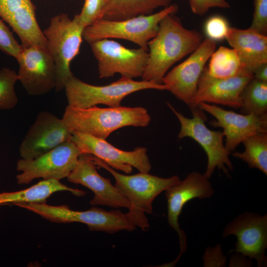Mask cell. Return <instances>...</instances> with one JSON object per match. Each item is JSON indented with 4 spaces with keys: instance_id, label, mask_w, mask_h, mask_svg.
<instances>
[{
    "instance_id": "3957f363",
    "label": "cell",
    "mask_w": 267,
    "mask_h": 267,
    "mask_svg": "<svg viewBox=\"0 0 267 267\" xmlns=\"http://www.w3.org/2000/svg\"><path fill=\"white\" fill-rule=\"evenodd\" d=\"M96 166L109 172L115 179V186L130 203L126 215L129 220L143 231L149 228L145 213H152V203L155 198L170 186L178 182L177 176L164 178L141 173L129 175L120 174L104 162L92 156Z\"/></svg>"
},
{
    "instance_id": "8fae6325",
    "label": "cell",
    "mask_w": 267,
    "mask_h": 267,
    "mask_svg": "<svg viewBox=\"0 0 267 267\" xmlns=\"http://www.w3.org/2000/svg\"><path fill=\"white\" fill-rule=\"evenodd\" d=\"M234 235L237 238L235 249L229 253H239L255 259L258 267L267 263V214L246 211L239 214L224 228L222 237Z\"/></svg>"
},
{
    "instance_id": "d6a6232c",
    "label": "cell",
    "mask_w": 267,
    "mask_h": 267,
    "mask_svg": "<svg viewBox=\"0 0 267 267\" xmlns=\"http://www.w3.org/2000/svg\"><path fill=\"white\" fill-rule=\"evenodd\" d=\"M203 259L204 267H224L226 265V258L223 255L220 244L214 248H207Z\"/></svg>"
},
{
    "instance_id": "f546056e",
    "label": "cell",
    "mask_w": 267,
    "mask_h": 267,
    "mask_svg": "<svg viewBox=\"0 0 267 267\" xmlns=\"http://www.w3.org/2000/svg\"><path fill=\"white\" fill-rule=\"evenodd\" d=\"M21 49L22 45L0 17V50L16 59Z\"/></svg>"
},
{
    "instance_id": "d6986e66",
    "label": "cell",
    "mask_w": 267,
    "mask_h": 267,
    "mask_svg": "<svg viewBox=\"0 0 267 267\" xmlns=\"http://www.w3.org/2000/svg\"><path fill=\"white\" fill-rule=\"evenodd\" d=\"M67 178L69 181L81 184L92 191L94 196L89 202L92 206H105L115 209L130 208L127 199L110 180L99 175L90 154L81 153L75 168Z\"/></svg>"
},
{
    "instance_id": "30bf717a",
    "label": "cell",
    "mask_w": 267,
    "mask_h": 267,
    "mask_svg": "<svg viewBox=\"0 0 267 267\" xmlns=\"http://www.w3.org/2000/svg\"><path fill=\"white\" fill-rule=\"evenodd\" d=\"M89 44L97 61L99 78L112 77L116 73L131 79L142 77L148 60L147 50L127 48L108 39Z\"/></svg>"
},
{
    "instance_id": "6da1fadb",
    "label": "cell",
    "mask_w": 267,
    "mask_h": 267,
    "mask_svg": "<svg viewBox=\"0 0 267 267\" xmlns=\"http://www.w3.org/2000/svg\"><path fill=\"white\" fill-rule=\"evenodd\" d=\"M202 41L199 32L184 28L173 14L166 16L160 21L156 35L148 43L149 57L142 80L163 84L170 67L192 53Z\"/></svg>"
},
{
    "instance_id": "52a82bcc",
    "label": "cell",
    "mask_w": 267,
    "mask_h": 267,
    "mask_svg": "<svg viewBox=\"0 0 267 267\" xmlns=\"http://www.w3.org/2000/svg\"><path fill=\"white\" fill-rule=\"evenodd\" d=\"M15 206L51 222L84 223L93 231L113 234L121 230L133 231L136 228L129 220L126 214L118 209L107 211L93 206L87 211H79L72 210L67 205L52 206L45 203H19Z\"/></svg>"
},
{
    "instance_id": "7a4b0ae2",
    "label": "cell",
    "mask_w": 267,
    "mask_h": 267,
    "mask_svg": "<svg viewBox=\"0 0 267 267\" xmlns=\"http://www.w3.org/2000/svg\"><path fill=\"white\" fill-rule=\"evenodd\" d=\"M63 119L73 132L88 134L106 139L113 132L123 127H147L151 117L142 107H109L94 106L81 109L68 105Z\"/></svg>"
},
{
    "instance_id": "2e32d148",
    "label": "cell",
    "mask_w": 267,
    "mask_h": 267,
    "mask_svg": "<svg viewBox=\"0 0 267 267\" xmlns=\"http://www.w3.org/2000/svg\"><path fill=\"white\" fill-rule=\"evenodd\" d=\"M72 134L63 118L42 111L20 145V156L25 160L34 159L70 140Z\"/></svg>"
},
{
    "instance_id": "4316f807",
    "label": "cell",
    "mask_w": 267,
    "mask_h": 267,
    "mask_svg": "<svg viewBox=\"0 0 267 267\" xmlns=\"http://www.w3.org/2000/svg\"><path fill=\"white\" fill-rule=\"evenodd\" d=\"M18 81L17 73L11 69H0V109L10 110L18 102L15 85Z\"/></svg>"
},
{
    "instance_id": "ffe728a7",
    "label": "cell",
    "mask_w": 267,
    "mask_h": 267,
    "mask_svg": "<svg viewBox=\"0 0 267 267\" xmlns=\"http://www.w3.org/2000/svg\"><path fill=\"white\" fill-rule=\"evenodd\" d=\"M32 0H0V17L19 37L23 47L45 48L46 39L36 17Z\"/></svg>"
},
{
    "instance_id": "e0dca14e",
    "label": "cell",
    "mask_w": 267,
    "mask_h": 267,
    "mask_svg": "<svg viewBox=\"0 0 267 267\" xmlns=\"http://www.w3.org/2000/svg\"><path fill=\"white\" fill-rule=\"evenodd\" d=\"M198 106L215 118L216 120L209 123L211 126L223 129L225 136L224 146L230 153L249 137L267 133V114H240L206 102H201Z\"/></svg>"
},
{
    "instance_id": "ac0fdd59",
    "label": "cell",
    "mask_w": 267,
    "mask_h": 267,
    "mask_svg": "<svg viewBox=\"0 0 267 267\" xmlns=\"http://www.w3.org/2000/svg\"><path fill=\"white\" fill-rule=\"evenodd\" d=\"M253 78V73L247 70L232 77L217 78L211 76L205 67L200 77L190 109L193 111L199 109L198 105L201 102L240 108L241 93L246 85Z\"/></svg>"
},
{
    "instance_id": "ba28073f",
    "label": "cell",
    "mask_w": 267,
    "mask_h": 267,
    "mask_svg": "<svg viewBox=\"0 0 267 267\" xmlns=\"http://www.w3.org/2000/svg\"><path fill=\"white\" fill-rule=\"evenodd\" d=\"M167 104L180 124L178 138L190 137L198 143L206 152L208 163L204 174L205 177L210 179L216 168L229 176V171H232L233 167L229 157L230 152L223 144V133L207 127L204 123L205 116H203L201 109L192 111L193 117L188 118L176 110L170 103Z\"/></svg>"
},
{
    "instance_id": "f1b7e54d",
    "label": "cell",
    "mask_w": 267,
    "mask_h": 267,
    "mask_svg": "<svg viewBox=\"0 0 267 267\" xmlns=\"http://www.w3.org/2000/svg\"><path fill=\"white\" fill-rule=\"evenodd\" d=\"M229 28L225 18L215 15L207 20L204 31L208 38L217 42L225 39Z\"/></svg>"
},
{
    "instance_id": "9c48e42d",
    "label": "cell",
    "mask_w": 267,
    "mask_h": 267,
    "mask_svg": "<svg viewBox=\"0 0 267 267\" xmlns=\"http://www.w3.org/2000/svg\"><path fill=\"white\" fill-rule=\"evenodd\" d=\"M81 154L77 145L69 140L32 160L21 159L16 169L21 173L16 177L19 184H28L33 180H60L67 178L75 168Z\"/></svg>"
},
{
    "instance_id": "1f68e13d",
    "label": "cell",
    "mask_w": 267,
    "mask_h": 267,
    "mask_svg": "<svg viewBox=\"0 0 267 267\" xmlns=\"http://www.w3.org/2000/svg\"><path fill=\"white\" fill-rule=\"evenodd\" d=\"M189 3L192 12L199 16L204 15L211 8L230 7L225 0H189Z\"/></svg>"
},
{
    "instance_id": "603a6c76",
    "label": "cell",
    "mask_w": 267,
    "mask_h": 267,
    "mask_svg": "<svg viewBox=\"0 0 267 267\" xmlns=\"http://www.w3.org/2000/svg\"><path fill=\"white\" fill-rule=\"evenodd\" d=\"M174 0H108L103 18L122 20L153 13L157 8L167 7Z\"/></svg>"
},
{
    "instance_id": "8992f818",
    "label": "cell",
    "mask_w": 267,
    "mask_h": 267,
    "mask_svg": "<svg viewBox=\"0 0 267 267\" xmlns=\"http://www.w3.org/2000/svg\"><path fill=\"white\" fill-rule=\"evenodd\" d=\"M84 29L77 15L71 19L67 14L62 13L52 17L43 31L46 48L56 66V91L64 89L67 81L73 76L70 63L79 52Z\"/></svg>"
},
{
    "instance_id": "d4e9b609",
    "label": "cell",
    "mask_w": 267,
    "mask_h": 267,
    "mask_svg": "<svg viewBox=\"0 0 267 267\" xmlns=\"http://www.w3.org/2000/svg\"><path fill=\"white\" fill-rule=\"evenodd\" d=\"M245 150L232 153L234 157L246 162L249 168H256L267 175V133L252 135L242 142Z\"/></svg>"
},
{
    "instance_id": "277c9868",
    "label": "cell",
    "mask_w": 267,
    "mask_h": 267,
    "mask_svg": "<svg viewBox=\"0 0 267 267\" xmlns=\"http://www.w3.org/2000/svg\"><path fill=\"white\" fill-rule=\"evenodd\" d=\"M148 89L167 90L164 84L143 80L136 81L124 77L107 85L95 86L86 83L74 75L68 79L64 88L68 105L81 109L98 104L120 106L123 99L128 95Z\"/></svg>"
},
{
    "instance_id": "7c38bea8",
    "label": "cell",
    "mask_w": 267,
    "mask_h": 267,
    "mask_svg": "<svg viewBox=\"0 0 267 267\" xmlns=\"http://www.w3.org/2000/svg\"><path fill=\"white\" fill-rule=\"evenodd\" d=\"M70 139L81 153L98 158L115 170L130 174L133 167L141 173H149L151 169L145 147H138L133 151H124L116 148L106 139L78 132H73Z\"/></svg>"
},
{
    "instance_id": "44dd1931",
    "label": "cell",
    "mask_w": 267,
    "mask_h": 267,
    "mask_svg": "<svg viewBox=\"0 0 267 267\" xmlns=\"http://www.w3.org/2000/svg\"><path fill=\"white\" fill-rule=\"evenodd\" d=\"M237 52L244 69L254 74L259 66L267 63V36L250 28L230 27L225 38Z\"/></svg>"
},
{
    "instance_id": "4dcf8cb0",
    "label": "cell",
    "mask_w": 267,
    "mask_h": 267,
    "mask_svg": "<svg viewBox=\"0 0 267 267\" xmlns=\"http://www.w3.org/2000/svg\"><path fill=\"white\" fill-rule=\"evenodd\" d=\"M254 12L250 28L267 34V0H253Z\"/></svg>"
},
{
    "instance_id": "484cf974",
    "label": "cell",
    "mask_w": 267,
    "mask_h": 267,
    "mask_svg": "<svg viewBox=\"0 0 267 267\" xmlns=\"http://www.w3.org/2000/svg\"><path fill=\"white\" fill-rule=\"evenodd\" d=\"M240 97L242 114H267V82L253 78L244 87Z\"/></svg>"
},
{
    "instance_id": "83f0119b",
    "label": "cell",
    "mask_w": 267,
    "mask_h": 267,
    "mask_svg": "<svg viewBox=\"0 0 267 267\" xmlns=\"http://www.w3.org/2000/svg\"><path fill=\"white\" fill-rule=\"evenodd\" d=\"M107 2L108 0H85L81 12L77 14L85 28L103 18Z\"/></svg>"
},
{
    "instance_id": "7402d4cb",
    "label": "cell",
    "mask_w": 267,
    "mask_h": 267,
    "mask_svg": "<svg viewBox=\"0 0 267 267\" xmlns=\"http://www.w3.org/2000/svg\"><path fill=\"white\" fill-rule=\"evenodd\" d=\"M59 191H69L78 196L81 191L69 187L55 179H43L26 189L0 193V206L19 203H45L52 194Z\"/></svg>"
},
{
    "instance_id": "5bb4252c",
    "label": "cell",
    "mask_w": 267,
    "mask_h": 267,
    "mask_svg": "<svg viewBox=\"0 0 267 267\" xmlns=\"http://www.w3.org/2000/svg\"><path fill=\"white\" fill-rule=\"evenodd\" d=\"M216 46L217 42L206 38L188 58L167 73L163 79L162 84L167 90L190 108L200 77Z\"/></svg>"
},
{
    "instance_id": "4fadbf2b",
    "label": "cell",
    "mask_w": 267,
    "mask_h": 267,
    "mask_svg": "<svg viewBox=\"0 0 267 267\" xmlns=\"http://www.w3.org/2000/svg\"><path fill=\"white\" fill-rule=\"evenodd\" d=\"M16 59L19 65L18 81L29 95H42L55 89L56 66L47 48L22 46Z\"/></svg>"
},
{
    "instance_id": "cb8c5ba5",
    "label": "cell",
    "mask_w": 267,
    "mask_h": 267,
    "mask_svg": "<svg viewBox=\"0 0 267 267\" xmlns=\"http://www.w3.org/2000/svg\"><path fill=\"white\" fill-rule=\"evenodd\" d=\"M207 69L211 76L221 79L235 76L246 70L236 51L224 46H220L212 53Z\"/></svg>"
},
{
    "instance_id": "836d02e7",
    "label": "cell",
    "mask_w": 267,
    "mask_h": 267,
    "mask_svg": "<svg viewBox=\"0 0 267 267\" xmlns=\"http://www.w3.org/2000/svg\"><path fill=\"white\" fill-rule=\"evenodd\" d=\"M254 78L260 81L267 82V63L262 65L255 70Z\"/></svg>"
},
{
    "instance_id": "5b68a950",
    "label": "cell",
    "mask_w": 267,
    "mask_h": 267,
    "mask_svg": "<svg viewBox=\"0 0 267 267\" xmlns=\"http://www.w3.org/2000/svg\"><path fill=\"white\" fill-rule=\"evenodd\" d=\"M178 10L177 4H171L149 15L118 21L102 18L86 27L83 38L89 44L108 38L126 40L147 51L148 43L156 35L161 20L168 15L175 14Z\"/></svg>"
},
{
    "instance_id": "9a60e30c",
    "label": "cell",
    "mask_w": 267,
    "mask_h": 267,
    "mask_svg": "<svg viewBox=\"0 0 267 267\" xmlns=\"http://www.w3.org/2000/svg\"><path fill=\"white\" fill-rule=\"evenodd\" d=\"M165 191L167 201L168 222L178 236L180 252L176 259L178 261L182 254L187 249L186 235L180 227L178 222L183 207L193 199L211 197L214 193V189L209 179L204 174L194 171L188 174L184 179L179 180L169 187Z\"/></svg>"
}]
</instances>
